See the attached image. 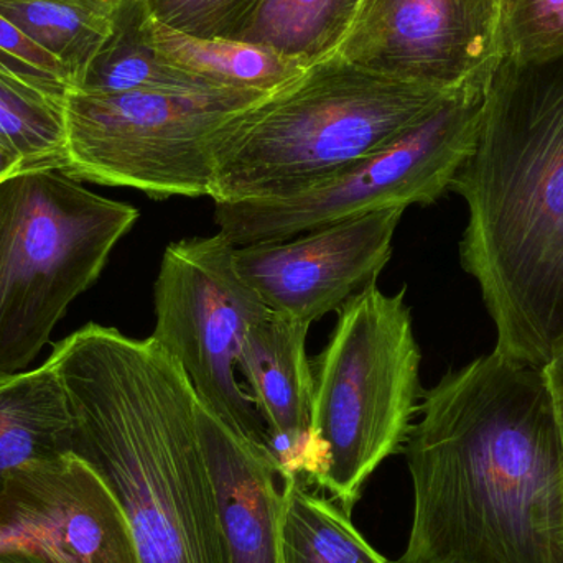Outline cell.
<instances>
[{"label": "cell", "mask_w": 563, "mask_h": 563, "mask_svg": "<svg viewBox=\"0 0 563 563\" xmlns=\"http://www.w3.org/2000/svg\"><path fill=\"white\" fill-rule=\"evenodd\" d=\"M399 563H563V446L541 367L495 350L422 394Z\"/></svg>", "instance_id": "cell-1"}, {"label": "cell", "mask_w": 563, "mask_h": 563, "mask_svg": "<svg viewBox=\"0 0 563 563\" xmlns=\"http://www.w3.org/2000/svg\"><path fill=\"white\" fill-rule=\"evenodd\" d=\"M46 361L68 396L71 453L118 499L141 562L231 563L184 367L152 338L96 323Z\"/></svg>", "instance_id": "cell-2"}, {"label": "cell", "mask_w": 563, "mask_h": 563, "mask_svg": "<svg viewBox=\"0 0 563 563\" xmlns=\"http://www.w3.org/2000/svg\"><path fill=\"white\" fill-rule=\"evenodd\" d=\"M450 190L468 207L460 261L496 353L541 367L563 333V53L499 56L475 151Z\"/></svg>", "instance_id": "cell-3"}, {"label": "cell", "mask_w": 563, "mask_h": 563, "mask_svg": "<svg viewBox=\"0 0 563 563\" xmlns=\"http://www.w3.org/2000/svg\"><path fill=\"white\" fill-rule=\"evenodd\" d=\"M450 92L357 68L340 55L314 63L230 122L217 147L211 198L298 194L393 144Z\"/></svg>", "instance_id": "cell-4"}, {"label": "cell", "mask_w": 563, "mask_h": 563, "mask_svg": "<svg viewBox=\"0 0 563 563\" xmlns=\"http://www.w3.org/2000/svg\"><path fill=\"white\" fill-rule=\"evenodd\" d=\"M420 361L406 288L387 295L373 282L338 310L313 373L311 430L321 462L314 485L347 512L409 439L423 394Z\"/></svg>", "instance_id": "cell-5"}, {"label": "cell", "mask_w": 563, "mask_h": 563, "mask_svg": "<svg viewBox=\"0 0 563 563\" xmlns=\"http://www.w3.org/2000/svg\"><path fill=\"white\" fill-rule=\"evenodd\" d=\"M137 220L131 205L59 170H23L0 184V373L35 361Z\"/></svg>", "instance_id": "cell-6"}, {"label": "cell", "mask_w": 563, "mask_h": 563, "mask_svg": "<svg viewBox=\"0 0 563 563\" xmlns=\"http://www.w3.org/2000/svg\"><path fill=\"white\" fill-rule=\"evenodd\" d=\"M266 96L231 89L68 91L63 98V174L78 181L134 188L155 200L211 197L224 131Z\"/></svg>", "instance_id": "cell-7"}, {"label": "cell", "mask_w": 563, "mask_h": 563, "mask_svg": "<svg viewBox=\"0 0 563 563\" xmlns=\"http://www.w3.org/2000/svg\"><path fill=\"white\" fill-rule=\"evenodd\" d=\"M496 63L450 92L393 144L338 174L288 197L214 203L220 234L234 247H246L290 240L384 208L435 203L475 151Z\"/></svg>", "instance_id": "cell-8"}, {"label": "cell", "mask_w": 563, "mask_h": 563, "mask_svg": "<svg viewBox=\"0 0 563 563\" xmlns=\"http://www.w3.org/2000/svg\"><path fill=\"white\" fill-rule=\"evenodd\" d=\"M154 303L151 338L184 367L198 402L266 452V426L238 363L247 331L271 308L238 271L236 247L220 233L168 244Z\"/></svg>", "instance_id": "cell-9"}, {"label": "cell", "mask_w": 563, "mask_h": 563, "mask_svg": "<svg viewBox=\"0 0 563 563\" xmlns=\"http://www.w3.org/2000/svg\"><path fill=\"white\" fill-rule=\"evenodd\" d=\"M503 0H361L336 55L357 68L450 92L499 59Z\"/></svg>", "instance_id": "cell-10"}, {"label": "cell", "mask_w": 563, "mask_h": 563, "mask_svg": "<svg viewBox=\"0 0 563 563\" xmlns=\"http://www.w3.org/2000/svg\"><path fill=\"white\" fill-rule=\"evenodd\" d=\"M0 552L43 563H142L118 499L75 453L30 463L7 478Z\"/></svg>", "instance_id": "cell-11"}, {"label": "cell", "mask_w": 563, "mask_h": 563, "mask_svg": "<svg viewBox=\"0 0 563 563\" xmlns=\"http://www.w3.org/2000/svg\"><path fill=\"white\" fill-rule=\"evenodd\" d=\"M404 211L384 208L290 240L236 247L238 271L271 310L311 324L377 280Z\"/></svg>", "instance_id": "cell-12"}, {"label": "cell", "mask_w": 563, "mask_h": 563, "mask_svg": "<svg viewBox=\"0 0 563 563\" xmlns=\"http://www.w3.org/2000/svg\"><path fill=\"white\" fill-rule=\"evenodd\" d=\"M311 324L269 310L247 331L238 369L266 426V453L280 479L314 485L321 462L311 430L314 376L307 356Z\"/></svg>", "instance_id": "cell-13"}, {"label": "cell", "mask_w": 563, "mask_h": 563, "mask_svg": "<svg viewBox=\"0 0 563 563\" xmlns=\"http://www.w3.org/2000/svg\"><path fill=\"white\" fill-rule=\"evenodd\" d=\"M197 419L231 563H277L282 489L269 456L200 402Z\"/></svg>", "instance_id": "cell-14"}, {"label": "cell", "mask_w": 563, "mask_h": 563, "mask_svg": "<svg viewBox=\"0 0 563 563\" xmlns=\"http://www.w3.org/2000/svg\"><path fill=\"white\" fill-rule=\"evenodd\" d=\"M71 440L68 396L48 361L35 369L0 373V492L22 466L71 453Z\"/></svg>", "instance_id": "cell-15"}, {"label": "cell", "mask_w": 563, "mask_h": 563, "mask_svg": "<svg viewBox=\"0 0 563 563\" xmlns=\"http://www.w3.org/2000/svg\"><path fill=\"white\" fill-rule=\"evenodd\" d=\"M213 86L175 68L155 43V20L147 0H115L111 29L78 88L88 95L213 91Z\"/></svg>", "instance_id": "cell-16"}, {"label": "cell", "mask_w": 563, "mask_h": 563, "mask_svg": "<svg viewBox=\"0 0 563 563\" xmlns=\"http://www.w3.org/2000/svg\"><path fill=\"white\" fill-rule=\"evenodd\" d=\"M155 43L165 62L217 89L271 95L297 79L305 69L253 43L197 38L157 22Z\"/></svg>", "instance_id": "cell-17"}, {"label": "cell", "mask_w": 563, "mask_h": 563, "mask_svg": "<svg viewBox=\"0 0 563 563\" xmlns=\"http://www.w3.org/2000/svg\"><path fill=\"white\" fill-rule=\"evenodd\" d=\"M282 482L277 563H389L334 499L311 492L300 476Z\"/></svg>", "instance_id": "cell-18"}, {"label": "cell", "mask_w": 563, "mask_h": 563, "mask_svg": "<svg viewBox=\"0 0 563 563\" xmlns=\"http://www.w3.org/2000/svg\"><path fill=\"white\" fill-rule=\"evenodd\" d=\"M361 0H263L234 40L273 49L301 68L336 55Z\"/></svg>", "instance_id": "cell-19"}, {"label": "cell", "mask_w": 563, "mask_h": 563, "mask_svg": "<svg viewBox=\"0 0 563 563\" xmlns=\"http://www.w3.org/2000/svg\"><path fill=\"white\" fill-rule=\"evenodd\" d=\"M114 3L0 0V15L62 65L73 91L108 36Z\"/></svg>", "instance_id": "cell-20"}, {"label": "cell", "mask_w": 563, "mask_h": 563, "mask_svg": "<svg viewBox=\"0 0 563 563\" xmlns=\"http://www.w3.org/2000/svg\"><path fill=\"white\" fill-rule=\"evenodd\" d=\"M63 98L0 73V142L22 157L25 170H65Z\"/></svg>", "instance_id": "cell-21"}, {"label": "cell", "mask_w": 563, "mask_h": 563, "mask_svg": "<svg viewBox=\"0 0 563 563\" xmlns=\"http://www.w3.org/2000/svg\"><path fill=\"white\" fill-rule=\"evenodd\" d=\"M563 53V0H503L499 56L531 62Z\"/></svg>", "instance_id": "cell-22"}, {"label": "cell", "mask_w": 563, "mask_h": 563, "mask_svg": "<svg viewBox=\"0 0 563 563\" xmlns=\"http://www.w3.org/2000/svg\"><path fill=\"white\" fill-rule=\"evenodd\" d=\"M263 0H147L155 22L197 38L234 40Z\"/></svg>", "instance_id": "cell-23"}, {"label": "cell", "mask_w": 563, "mask_h": 563, "mask_svg": "<svg viewBox=\"0 0 563 563\" xmlns=\"http://www.w3.org/2000/svg\"><path fill=\"white\" fill-rule=\"evenodd\" d=\"M0 49L9 53L13 58L33 66V68H38L42 71L56 76V78L65 81L69 88L68 78H66V73L62 65L53 56H49L48 53L43 52L40 46H36L19 26L13 25L10 20L2 15H0Z\"/></svg>", "instance_id": "cell-24"}, {"label": "cell", "mask_w": 563, "mask_h": 563, "mask_svg": "<svg viewBox=\"0 0 563 563\" xmlns=\"http://www.w3.org/2000/svg\"><path fill=\"white\" fill-rule=\"evenodd\" d=\"M0 73L3 75L12 76V78L20 79L40 91L48 92V95L58 96L63 98L69 91L68 85L56 76L49 73L42 71V69L33 68L20 59L13 58L9 53L0 49Z\"/></svg>", "instance_id": "cell-25"}, {"label": "cell", "mask_w": 563, "mask_h": 563, "mask_svg": "<svg viewBox=\"0 0 563 563\" xmlns=\"http://www.w3.org/2000/svg\"><path fill=\"white\" fill-rule=\"evenodd\" d=\"M541 371L545 384H548L552 404H554L563 446V333L552 344L551 354H549L548 361L542 364Z\"/></svg>", "instance_id": "cell-26"}, {"label": "cell", "mask_w": 563, "mask_h": 563, "mask_svg": "<svg viewBox=\"0 0 563 563\" xmlns=\"http://www.w3.org/2000/svg\"><path fill=\"white\" fill-rule=\"evenodd\" d=\"M25 170L22 157L0 142V184Z\"/></svg>", "instance_id": "cell-27"}, {"label": "cell", "mask_w": 563, "mask_h": 563, "mask_svg": "<svg viewBox=\"0 0 563 563\" xmlns=\"http://www.w3.org/2000/svg\"><path fill=\"white\" fill-rule=\"evenodd\" d=\"M0 563H43L33 555L22 554V552H0Z\"/></svg>", "instance_id": "cell-28"}, {"label": "cell", "mask_w": 563, "mask_h": 563, "mask_svg": "<svg viewBox=\"0 0 563 563\" xmlns=\"http://www.w3.org/2000/svg\"><path fill=\"white\" fill-rule=\"evenodd\" d=\"M66 2L108 3V2H112V0H66Z\"/></svg>", "instance_id": "cell-29"}]
</instances>
